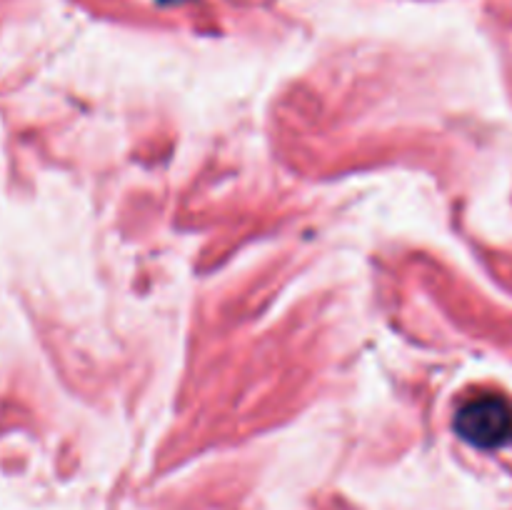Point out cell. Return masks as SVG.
<instances>
[{
    "instance_id": "6da1fadb",
    "label": "cell",
    "mask_w": 512,
    "mask_h": 510,
    "mask_svg": "<svg viewBox=\"0 0 512 510\" xmlns=\"http://www.w3.org/2000/svg\"><path fill=\"white\" fill-rule=\"evenodd\" d=\"M455 433L483 450L503 448L512 440V403L498 393L465 400L455 413Z\"/></svg>"
}]
</instances>
